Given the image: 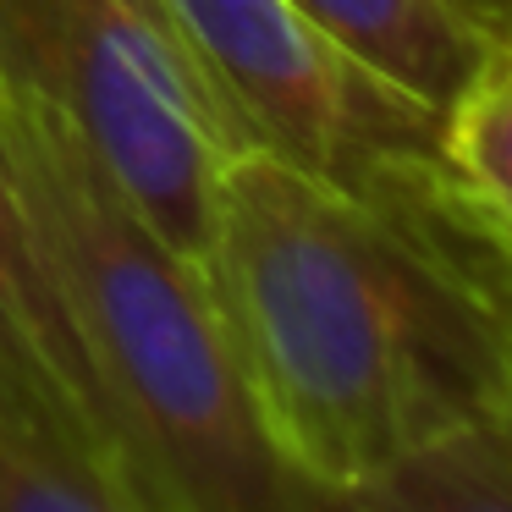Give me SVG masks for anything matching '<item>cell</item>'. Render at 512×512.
<instances>
[{
    "label": "cell",
    "mask_w": 512,
    "mask_h": 512,
    "mask_svg": "<svg viewBox=\"0 0 512 512\" xmlns=\"http://www.w3.org/2000/svg\"><path fill=\"white\" fill-rule=\"evenodd\" d=\"M276 457L336 490L501 413L512 254L446 177L336 188L265 149L226 160L199 248Z\"/></svg>",
    "instance_id": "cell-1"
},
{
    "label": "cell",
    "mask_w": 512,
    "mask_h": 512,
    "mask_svg": "<svg viewBox=\"0 0 512 512\" xmlns=\"http://www.w3.org/2000/svg\"><path fill=\"white\" fill-rule=\"evenodd\" d=\"M0 144L155 512H314L320 490L270 446L199 259L155 232L56 105L12 83Z\"/></svg>",
    "instance_id": "cell-2"
},
{
    "label": "cell",
    "mask_w": 512,
    "mask_h": 512,
    "mask_svg": "<svg viewBox=\"0 0 512 512\" xmlns=\"http://www.w3.org/2000/svg\"><path fill=\"white\" fill-rule=\"evenodd\" d=\"M0 83L56 105L160 237L199 259L248 138L166 0H0Z\"/></svg>",
    "instance_id": "cell-3"
},
{
    "label": "cell",
    "mask_w": 512,
    "mask_h": 512,
    "mask_svg": "<svg viewBox=\"0 0 512 512\" xmlns=\"http://www.w3.org/2000/svg\"><path fill=\"white\" fill-rule=\"evenodd\" d=\"M248 149L336 188L441 177V111L369 67L298 0H166Z\"/></svg>",
    "instance_id": "cell-4"
},
{
    "label": "cell",
    "mask_w": 512,
    "mask_h": 512,
    "mask_svg": "<svg viewBox=\"0 0 512 512\" xmlns=\"http://www.w3.org/2000/svg\"><path fill=\"white\" fill-rule=\"evenodd\" d=\"M0 413L122 468L138 485L94 364L67 320V303L50 276L45 243H39L6 144H0Z\"/></svg>",
    "instance_id": "cell-5"
},
{
    "label": "cell",
    "mask_w": 512,
    "mask_h": 512,
    "mask_svg": "<svg viewBox=\"0 0 512 512\" xmlns=\"http://www.w3.org/2000/svg\"><path fill=\"white\" fill-rule=\"evenodd\" d=\"M298 6L435 111L457 100V89L496 45L457 0H298Z\"/></svg>",
    "instance_id": "cell-6"
},
{
    "label": "cell",
    "mask_w": 512,
    "mask_h": 512,
    "mask_svg": "<svg viewBox=\"0 0 512 512\" xmlns=\"http://www.w3.org/2000/svg\"><path fill=\"white\" fill-rule=\"evenodd\" d=\"M331 501L336 512H512V424L501 413L468 419Z\"/></svg>",
    "instance_id": "cell-7"
},
{
    "label": "cell",
    "mask_w": 512,
    "mask_h": 512,
    "mask_svg": "<svg viewBox=\"0 0 512 512\" xmlns=\"http://www.w3.org/2000/svg\"><path fill=\"white\" fill-rule=\"evenodd\" d=\"M441 177L512 254V39L490 45L474 78L441 111Z\"/></svg>",
    "instance_id": "cell-8"
},
{
    "label": "cell",
    "mask_w": 512,
    "mask_h": 512,
    "mask_svg": "<svg viewBox=\"0 0 512 512\" xmlns=\"http://www.w3.org/2000/svg\"><path fill=\"white\" fill-rule=\"evenodd\" d=\"M0 512H155L149 496L100 457L0 413Z\"/></svg>",
    "instance_id": "cell-9"
},
{
    "label": "cell",
    "mask_w": 512,
    "mask_h": 512,
    "mask_svg": "<svg viewBox=\"0 0 512 512\" xmlns=\"http://www.w3.org/2000/svg\"><path fill=\"white\" fill-rule=\"evenodd\" d=\"M463 12L474 17L496 45H501V39H512V0H463Z\"/></svg>",
    "instance_id": "cell-10"
},
{
    "label": "cell",
    "mask_w": 512,
    "mask_h": 512,
    "mask_svg": "<svg viewBox=\"0 0 512 512\" xmlns=\"http://www.w3.org/2000/svg\"><path fill=\"white\" fill-rule=\"evenodd\" d=\"M501 419L512 424V353H507V397H501Z\"/></svg>",
    "instance_id": "cell-11"
},
{
    "label": "cell",
    "mask_w": 512,
    "mask_h": 512,
    "mask_svg": "<svg viewBox=\"0 0 512 512\" xmlns=\"http://www.w3.org/2000/svg\"><path fill=\"white\" fill-rule=\"evenodd\" d=\"M314 512H336V501L331 496H314Z\"/></svg>",
    "instance_id": "cell-12"
},
{
    "label": "cell",
    "mask_w": 512,
    "mask_h": 512,
    "mask_svg": "<svg viewBox=\"0 0 512 512\" xmlns=\"http://www.w3.org/2000/svg\"><path fill=\"white\" fill-rule=\"evenodd\" d=\"M457 6H463V0H457Z\"/></svg>",
    "instance_id": "cell-13"
}]
</instances>
